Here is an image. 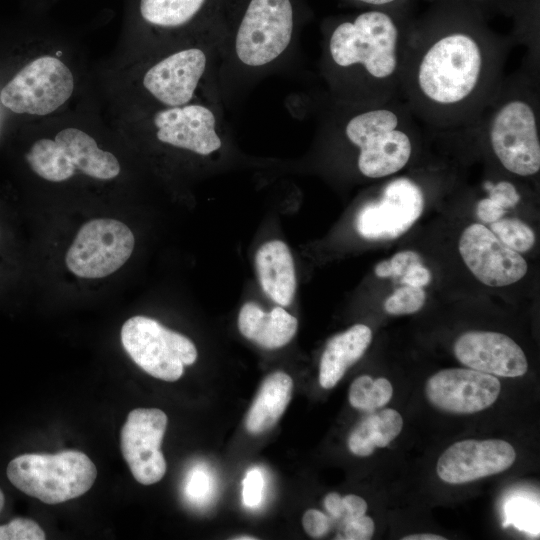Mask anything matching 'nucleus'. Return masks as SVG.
Listing matches in <instances>:
<instances>
[{
    "label": "nucleus",
    "mask_w": 540,
    "mask_h": 540,
    "mask_svg": "<svg viewBox=\"0 0 540 540\" xmlns=\"http://www.w3.org/2000/svg\"><path fill=\"white\" fill-rule=\"evenodd\" d=\"M74 76L58 58L45 55L24 66L1 90V103L14 113L44 116L72 95Z\"/></svg>",
    "instance_id": "9d476101"
},
{
    "label": "nucleus",
    "mask_w": 540,
    "mask_h": 540,
    "mask_svg": "<svg viewBox=\"0 0 540 540\" xmlns=\"http://www.w3.org/2000/svg\"><path fill=\"white\" fill-rule=\"evenodd\" d=\"M26 160L38 176L52 182L68 180L75 170L101 180L115 178L120 172L112 153L100 149L94 138L73 127L59 131L54 140L34 142Z\"/></svg>",
    "instance_id": "0eeeda50"
},
{
    "label": "nucleus",
    "mask_w": 540,
    "mask_h": 540,
    "mask_svg": "<svg viewBox=\"0 0 540 540\" xmlns=\"http://www.w3.org/2000/svg\"><path fill=\"white\" fill-rule=\"evenodd\" d=\"M482 187L488 196L505 210L516 206L521 199L517 187L509 180H485Z\"/></svg>",
    "instance_id": "c85d7f7f"
},
{
    "label": "nucleus",
    "mask_w": 540,
    "mask_h": 540,
    "mask_svg": "<svg viewBox=\"0 0 540 540\" xmlns=\"http://www.w3.org/2000/svg\"><path fill=\"white\" fill-rule=\"evenodd\" d=\"M509 46L510 40L494 33L477 13L432 4L410 24L401 67V98L425 127H470L505 78Z\"/></svg>",
    "instance_id": "f257e3e1"
},
{
    "label": "nucleus",
    "mask_w": 540,
    "mask_h": 540,
    "mask_svg": "<svg viewBox=\"0 0 540 540\" xmlns=\"http://www.w3.org/2000/svg\"><path fill=\"white\" fill-rule=\"evenodd\" d=\"M424 193L412 178L401 176L387 182L378 200L366 203L356 217L357 232L368 240H391L418 220L424 209Z\"/></svg>",
    "instance_id": "f8f14e48"
},
{
    "label": "nucleus",
    "mask_w": 540,
    "mask_h": 540,
    "mask_svg": "<svg viewBox=\"0 0 540 540\" xmlns=\"http://www.w3.org/2000/svg\"><path fill=\"white\" fill-rule=\"evenodd\" d=\"M343 537L347 540H369L372 538L375 525L371 517L362 515L342 523Z\"/></svg>",
    "instance_id": "2f4dec72"
},
{
    "label": "nucleus",
    "mask_w": 540,
    "mask_h": 540,
    "mask_svg": "<svg viewBox=\"0 0 540 540\" xmlns=\"http://www.w3.org/2000/svg\"><path fill=\"white\" fill-rule=\"evenodd\" d=\"M491 230L502 243L518 253L527 252L535 243L533 230L517 218H500L491 223Z\"/></svg>",
    "instance_id": "393cba45"
},
{
    "label": "nucleus",
    "mask_w": 540,
    "mask_h": 540,
    "mask_svg": "<svg viewBox=\"0 0 540 540\" xmlns=\"http://www.w3.org/2000/svg\"><path fill=\"white\" fill-rule=\"evenodd\" d=\"M459 253L471 273L490 287L508 286L521 280L528 270L522 255L480 223L465 228L458 244Z\"/></svg>",
    "instance_id": "4468645a"
},
{
    "label": "nucleus",
    "mask_w": 540,
    "mask_h": 540,
    "mask_svg": "<svg viewBox=\"0 0 540 540\" xmlns=\"http://www.w3.org/2000/svg\"><path fill=\"white\" fill-rule=\"evenodd\" d=\"M344 514L341 522H345L352 518H357L365 515L367 511V503L360 496L349 494L343 497Z\"/></svg>",
    "instance_id": "58836bf2"
},
{
    "label": "nucleus",
    "mask_w": 540,
    "mask_h": 540,
    "mask_svg": "<svg viewBox=\"0 0 540 540\" xmlns=\"http://www.w3.org/2000/svg\"><path fill=\"white\" fill-rule=\"evenodd\" d=\"M403 540H445V537L436 534L422 533L408 535L402 538Z\"/></svg>",
    "instance_id": "a19ab883"
},
{
    "label": "nucleus",
    "mask_w": 540,
    "mask_h": 540,
    "mask_svg": "<svg viewBox=\"0 0 540 540\" xmlns=\"http://www.w3.org/2000/svg\"><path fill=\"white\" fill-rule=\"evenodd\" d=\"M402 416L394 409L372 413L359 422L348 437V448L357 456L371 455L376 447H386L401 432Z\"/></svg>",
    "instance_id": "5701e85b"
},
{
    "label": "nucleus",
    "mask_w": 540,
    "mask_h": 540,
    "mask_svg": "<svg viewBox=\"0 0 540 540\" xmlns=\"http://www.w3.org/2000/svg\"><path fill=\"white\" fill-rule=\"evenodd\" d=\"M209 490V478L207 474L199 469L194 470L189 476L186 486V493L189 498L198 501L205 498Z\"/></svg>",
    "instance_id": "c9c22d12"
},
{
    "label": "nucleus",
    "mask_w": 540,
    "mask_h": 540,
    "mask_svg": "<svg viewBox=\"0 0 540 540\" xmlns=\"http://www.w3.org/2000/svg\"><path fill=\"white\" fill-rule=\"evenodd\" d=\"M324 507L332 519L341 520L343 517V497H341L338 493H328L324 498Z\"/></svg>",
    "instance_id": "ea45409f"
},
{
    "label": "nucleus",
    "mask_w": 540,
    "mask_h": 540,
    "mask_svg": "<svg viewBox=\"0 0 540 540\" xmlns=\"http://www.w3.org/2000/svg\"><path fill=\"white\" fill-rule=\"evenodd\" d=\"M302 525L309 536L312 538H321L328 533L331 521L323 512L316 509H309L303 515Z\"/></svg>",
    "instance_id": "473e14b6"
},
{
    "label": "nucleus",
    "mask_w": 540,
    "mask_h": 540,
    "mask_svg": "<svg viewBox=\"0 0 540 540\" xmlns=\"http://www.w3.org/2000/svg\"><path fill=\"white\" fill-rule=\"evenodd\" d=\"M412 18L411 11L361 9L326 19L319 59L326 97L357 106L401 98L402 59Z\"/></svg>",
    "instance_id": "f03ea898"
},
{
    "label": "nucleus",
    "mask_w": 540,
    "mask_h": 540,
    "mask_svg": "<svg viewBox=\"0 0 540 540\" xmlns=\"http://www.w3.org/2000/svg\"><path fill=\"white\" fill-rule=\"evenodd\" d=\"M298 327L296 317L282 307L265 312L253 302L245 303L238 314V329L248 340L265 349H277L288 344Z\"/></svg>",
    "instance_id": "aec40b11"
},
{
    "label": "nucleus",
    "mask_w": 540,
    "mask_h": 540,
    "mask_svg": "<svg viewBox=\"0 0 540 540\" xmlns=\"http://www.w3.org/2000/svg\"><path fill=\"white\" fill-rule=\"evenodd\" d=\"M121 342L141 369L168 382L178 380L184 367L197 359V349L189 338L146 316H133L123 324Z\"/></svg>",
    "instance_id": "1a4fd4ad"
},
{
    "label": "nucleus",
    "mask_w": 540,
    "mask_h": 540,
    "mask_svg": "<svg viewBox=\"0 0 540 540\" xmlns=\"http://www.w3.org/2000/svg\"><path fill=\"white\" fill-rule=\"evenodd\" d=\"M454 354L465 366L494 376L519 377L528 369L521 347L499 332H465L455 341Z\"/></svg>",
    "instance_id": "f3484780"
},
{
    "label": "nucleus",
    "mask_w": 540,
    "mask_h": 540,
    "mask_svg": "<svg viewBox=\"0 0 540 540\" xmlns=\"http://www.w3.org/2000/svg\"><path fill=\"white\" fill-rule=\"evenodd\" d=\"M168 423L167 415L157 408H137L129 412L121 429L123 458L136 481L151 485L166 472L160 449Z\"/></svg>",
    "instance_id": "ddd939ff"
},
{
    "label": "nucleus",
    "mask_w": 540,
    "mask_h": 540,
    "mask_svg": "<svg viewBox=\"0 0 540 540\" xmlns=\"http://www.w3.org/2000/svg\"><path fill=\"white\" fill-rule=\"evenodd\" d=\"M516 459L513 446L501 439L458 441L448 447L437 462L439 478L450 484H463L498 474Z\"/></svg>",
    "instance_id": "dca6fc26"
},
{
    "label": "nucleus",
    "mask_w": 540,
    "mask_h": 540,
    "mask_svg": "<svg viewBox=\"0 0 540 540\" xmlns=\"http://www.w3.org/2000/svg\"><path fill=\"white\" fill-rule=\"evenodd\" d=\"M224 108L221 102L209 101L163 107L151 115L150 125L159 143L207 158L226 145Z\"/></svg>",
    "instance_id": "6e6552de"
},
{
    "label": "nucleus",
    "mask_w": 540,
    "mask_h": 540,
    "mask_svg": "<svg viewBox=\"0 0 540 540\" xmlns=\"http://www.w3.org/2000/svg\"><path fill=\"white\" fill-rule=\"evenodd\" d=\"M221 16L218 88L224 107H230L289 62L304 12L300 0H223Z\"/></svg>",
    "instance_id": "7ed1b4c3"
},
{
    "label": "nucleus",
    "mask_w": 540,
    "mask_h": 540,
    "mask_svg": "<svg viewBox=\"0 0 540 540\" xmlns=\"http://www.w3.org/2000/svg\"><path fill=\"white\" fill-rule=\"evenodd\" d=\"M431 273L422 262L412 264L402 275L401 282L414 287L426 286L431 281Z\"/></svg>",
    "instance_id": "e433bc0d"
},
{
    "label": "nucleus",
    "mask_w": 540,
    "mask_h": 540,
    "mask_svg": "<svg viewBox=\"0 0 540 540\" xmlns=\"http://www.w3.org/2000/svg\"><path fill=\"white\" fill-rule=\"evenodd\" d=\"M319 135L355 154L358 173L381 179L404 169L416 151L422 124L402 98L376 106L344 105L323 99Z\"/></svg>",
    "instance_id": "20e7f679"
},
{
    "label": "nucleus",
    "mask_w": 540,
    "mask_h": 540,
    "mask_svg": "<svg viewBox=\"0 0 540 540\" xmlns=\"http://www.w3.org/2000/svg\"><path fill=\"white\" fill-rule=\"evenodd\" d=\"M293 381L282 371L269 374L262 382L246 415L245 427L251 434H260L276 425L292 395Z\"/></svg>",
    "instance_id": "4be33fe9"
},
{
    "label": "nucleus",
    "mask_w": 540,
    "mask_h": 540,
    "mask_svg": "<svg viewBox=\"0 0 540 540\" xmlns=\"http://www.w3.org/2000/svg\"><path fill=\"white\" fill-rule=\"evenodd\" d=\"M4 502H5L4 494L2 493V491L0 489V512L4 507Z\"/></svg>",
    "instance_id": "37998d69"
},
{
    "label": "nucleus",
    "mask_w": 540,
    "mask_h": 540,
    "mask_svg": "<svg viewBox=\"0 0 540 540\" xmlns=\"http://www.w3.org/2000/svg\"><path fill=\"white\" fill-rule=\"evenodd\" d=\"M264 479L257 468L250 469L243 480V502L248 507L260 504L263 495Z\"/></svg>",
    "instance_id": "7c9ffc66"
},
{
    "label": "nucleus",
    "mask_w": 540,
    "mask_h": 540,
    "mask_svg": "<svg viewBox=\"0 0 540 540\" xmlns=\"http://www.w3.org/2000/svg\"><path fill=\"white\" fill-rule=\"evenodd\" d=\"M393 395V387L386 378L373 380L368 375L357 377L349 388V402L352 407L373 412L386 405Z\"/></svg>",
    "instance_id": "b1692460"
},
{
    "label": "nucleus",
    "mask_w": 540,
    "mask_h": 540,
    "mask_svg": "<svg viewBox=\"0 0 540 540\" xmlns=\"http://www.w3.org/2000/svg\"><path fill=\"white\" fill-rule=\"evenodd\" d=\"M538 70L526 66L505 77L496 96L472 125L503 169L519 177L540 170Z\"/></svg>",
    "instance_id": "39448f33"
},
{
    "label": "nucleus",
    "mask_w": 540,
    "mask_h": 540,
    "mask_svg": "<svg viewBox=\"0 0 540 540\" xmlns=\"http://www.w3.org/2000/svg\"><path fill=\"white\" fill-rule=\"evenodd\" d=\"M261 288L281 306L291 304L296 292V272L288 245L281 240L263 243L255 254Z\"/></svg>",
    "instance_id": "6ab92c4d"
},
{
    "label": "nucleus",
    "mask_w": 540,
    "mask_h": 540,
    "mask_svg": "<svg viewBox=\"0 0 540 540\" xmlns=\"http://www.w3.org/2000/svg\"><path fill=\"white\" fill-rule=\"evenodd\" d=\"M223 0H140L139 14L161 31L202 32L221 20Z\"/></svg>",
    "instance_id": "a211bd4d"
},
{
    "label": "nucleus",
    "mask_w": 540,
    "mask_h": 540,
    "mask_svg": "<svg viewBox=\"0 0 540 540\" xmlns=\"http://www.w3.org/2000/svg\"><path fill=\"white\" fill-rule=\"evenodd\" d=\"M372 340L371 329L355 324L336 334L326 344L320 360L319 383L325 389L333 388L348 368L365 353Z\"/></svg>",
    "instance_id": "412c9836"
},
{
    "label": "nucleus",
    "mask_w": 540,
    "mask_h": 540,
    "mask_svg": "<svg viewBox=\"0 0 540 540\" xmlns=\"http://www.w3.org/2000/svg\"><path fill=\"white\" fill-rule=\"evenodd\" d=\"M387 261L391 277H399L402 276L412 264L421 262V257L414 251L404 250L397 252Z\"/></svg>",
    "instance_id": "f704fd0d"
},
{
    "label": "nucleus",
    "mask_w": 540,
    "mask_h": 540,
    "mask_svg": "<svg viewBox=\"0 0 540 540\" xmlns=\"http://www.w3.org/2000/svg\"><path fill=\"white\" fill-rule=\"evenodd\" d=\"M7 477L23 493L46 504H58L86 493L96 480L97 469L77 450L29 453L10 461Z\"/></svg>",
    "instance_id": "423d86ee"
},
{
    "label": "nucleus",
    "mask_w": 540,
    "mask_h": 540,
    "mask_svg": "<svg viewBox=\"0 0 540 540\" xmlns=\"http://www.w3.org/2000/svg\"><path fill=\"white\" fill-rule=\"evenodd\" d=\"M426 293L422 287L404 285L396 289L384 302V309L392 315L418 312L424 305Z\"/></svg>",
    "instance_id": "a878e982"
},
{
    "label": "nucleus",
    "mask_w": 540,
    "mask_h": 540,
    "mask_svg": "<svg viewBox=\"0 0 540 540\" xmlns=\"http://www.w3.org/2000/svg\"><path fill=\"white\" fill-rule=\"evenodd\" d=\"M500 390V381L494 375L471 368L441 370L425 386L432 405L454 414H472L490 407Z\"/></svg>",
    "instance_id": "2eb2a0df"
},
{
    "label": "nucleus",
    "mask_w": 540,
    "mask_h": 540,
    "mask_svg": "<svg viewBox=\"0 0 540 540\" xmlns=\"http://www.w3.org/2000/svg\"><path fill=\"white\" fill-rule=\"evenodd\" d=\"M134 244V235L123 222L93 219L79 229L66 253V266L81 278H103L124 265Z\"/></svg>",
    "instance_id": "9b49d317"
},
{
    "label": "nucleus",
    "mask_w": 540,
    "mask_h": 540,
    "mask_svg": "<svg viewBox=\"0 0 540 540\" xmlns=\"http://www.w3.org/2000/svg\"><path fill=\"white\" fill-rule=\"evenodd\" d=\"M233 539H235V540H253L254 539L255 540L257 538L253 537V536H248V535L245 536V535H243V536L235 537Z\"/></svg>",
    "instance_id": "79ce46f5"
},
{
    "label": "nucleus",
    "mask_w": 540,
    "mask_h": 540,
    "mask_svg": "<svg viewBox=\"0 0 540 540\" xmlns=\"http://www.w3.org/2000/svg\"><path fill=\"white\" fill-rule=\"evenodd\" d=\"M360 9L411 11L415 0H345Z\"/></svg>",
    "instance_id": "72a5a7b5"
},
{
    "label": "nucleus",
    "mask_w": 540,
    "mask_h": 540,
    "mask_svg": "<svg viewBox=\"0 0 540 540\" xmlns=\"http://www.w3.org/2000/svg\"><path fill=\"white\" fill-rule=\"evenodd\" d=\"M45 532L40 525L28 518H15L0 525V540H44Z\"/></svg>",
    "instance_id": "cd10ccee"
},
{
    "label": "nucleus",
    "mask_w": 540,
    "mask_h": 540,
    "mask_svg": "<svg viewBox=\"0 0 540 540\" xmlns=\"http://www.w3.org/2000/svg\"><path fill=\"white\" fill-rule=\"evenodd\" d=\"M431 4H444L469 9L485 20L496 13H510L514 11V0H426Z\"/></svg>",
    "instance_id": "bb28decb"
},
{
    "label": "nucleus",
    "mask_w": 540,
    "mask_h": 540,
    "mask_svg": "<svg viewBox=\"0 0 540 540\" xmlns=\"http://www.w3.org/2000/svg\"><path fill=\"white\" fill-rule=\"evenodd\" d=\"M509 520L518 529L529 530L531 527H538L536 525V519H538V513L536 514V507L529 501L520 499L511 501L509 503Z\"/></svg>",
    "instance_id": "c756f323"
},
{
    "label": "nucleus",
    "mask_w": 540,
    "mask_h": 540,
    "mask_svg": "<svg viewBox=\"0 0 540 540\" xmlns=\"http://www.w3.org/2000/svg\"><path fill=\"white\" fill-rule=\"evenodd\" d=\"M476 212L481 221L485 223H492L502 218L505 209L487 196L486 198L478 201Z\"/></svg>",
    "instance_id": "4c0bfd02"
}]
</instances>
